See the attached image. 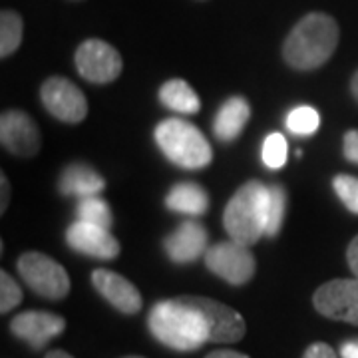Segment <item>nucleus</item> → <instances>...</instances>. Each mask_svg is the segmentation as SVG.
Here are the masks:
<instances>
[{
    "mask_svg": "<svg viewBox=\"0 0 358 358\" xmlns=\"http://www.w3.org/2000/svg\"><path fill=\"white\" fill-rule=\"evenodd\" d=\"M341 30L333 16L310 13L301 18L285 40L282 56L294 70H315L327 64L336 50Z\"/></svg>",
    "mask_w": 358,
    "mask_h": 358,
    "instance_id": "1",
    "label": "nucleus"
},
{
    "mask_svg": "<svg viewBox=\"0 0 358 358\" xmlns=\"http://www.w3.org/2000/svg\"><path fill=\"white\" fill-rule=\"evenodd\" d=\"M148 324L150 333L162 345L179 352H192L209 343V329L203 315L179 296L155 303L150 310Z\"/></svg>",
    "mask_w": 358,
    "mask_h": 358,
    "instance_id": "2",
    "label": "nucleus"
},
{
    "mask_svg": "<svg viewBox=\"0 0 358 358\" xmlns=\"http://www.w3.org/2000/svg\"><path fill=\"white\" fill-rule=\"evenodd\" d=\"M268 185L263 181H247L229 199L223 213V225L229 239L243 245L257 243L267 229Z\"/></svg>",
    "mask_w": 358,
    "mask_h": 358,
    "instance_id": "3",
    "label": "nucleus"
},
{
    "mask_svg": "<svg viewBox=\"0 0 358 358\" xmlns=\"http://www.w3.org/2000/svg\"><path fill=\"white\" fill-rule=\"evenodd\" d=\"M154 138L162 154L183 169H203L213 159L211 143L187 120L167 117L155 126Z\"/></svg>",
    "mask_w": 358,
    "mask_h": 358,
    "instance_id": "4",
    "label": "nucleus"
},
{
    "mask_svg": "<svg viewBox=\"0 0 358 358\" xmlns=\"http://www.w3.org/2000/svg\"><path fill=\"white\" fill-rule=\"evenodd\" d=\"M18 273L24 282L40 296L62 301L70 293V277L66 268L44 253L28 251L18 259Z\"/></svg>",
    "mask_w": 358,
    "mask_h": 358,
    "instance_id": "5",
    "label": "nucleus"
},
{
    "mask_svg": "<svg viewBox=\"0 0 358 358\" xmlns=\"http://www.w3.org/2000/svg\"><path fill=\"white\" fill-rule=\"evenodd\" d=\"M203 257L205 265L213 275L235 287L247 285L255 275L257 263L253 253L247 245L237 243L233 239L211 245Z\"/></svg>",
    "mask_w": 358,
    "mask_h": 358,
    "instance_id": "6",
    "label": "nucleus"
},
{
    "mask_svg": "<svg viewBox=\"0 0 358 358\" xmlns=\"http://www.w3.org/2000/svg\"><path fill=\"white\" fill-rule=\"evenodd\" d=\"M179 299L203 315L209 329V343H219V345L239 343L247 333L245 319L235 308L227 307L215 299L197 296V294H181Z\"/></svg>",
    "mask_w": 358,
    "mask_h": 358,
    "instance_id": "7",
    "label": "nucleus"
},
{
    "mask_svg": "<svg viewBox=\"0 0 358 358\" xmlns=\"http://www.w3.org/2000/svg\"><path fill=\"white\" fill-rule=\"evenodd\" d=\"M78 74L92 84H110L122 74V56L112 44L100 38L84 40L78 46L76 56Z\"/></svg>",
    "mask_w": 358,
    "mask_h": 358,
    "instance_id": "8",
    "label": "nucleus"
},
{
    "mask_svg": "<svg viewBox=\"0 0 358 358\" xmlns=\"http://www.w3.org/2000/svg\"><path fill=\"white\" fill-rule=\"evenodd\" d=\"M40 100L48 114L64 124H80L88 115V100L84 92L62 76H52L42 84Z\"/></svg>",
    "mask_w": 358,
    "mask_h": 358,
    "instance_id": "9",
    "label": "nucleus"
},
{
    "mask_svg": "<svg viewBox=\"0 0 358 358\" xmlns=\"http://www.w3.org/2000/svg\"><path fill=\"white\" fill-rule=\"evenodd\" d=\"M313 305L322 317L358 327V277L333 279L313 294Z\"/></svg>",
    "mask_w": 358,
    "mask_h": 358,
    "instance_id": "10",
    "label": "nucleus"
},
{
    "mask_svg": "<svg viewBox=\"0 0 358 358\" xmlns=\"http://www.w3.org/2000/svg\"><path fill=\"white\" fill-rule=\"evenodd\" d=\"M0 141L6 152L18 157H32L40 152V129L36 122L20 110H8L0 117Z\"/></svg>",
    "mask_w": 358,
    "mask_h": 358,
    "instance_id": "11",
    "label": "nucleus"
},
{
    "mask_svg": "<svg viewBox=\"0 0 358 358\" xmlns=\"http://www.w3.org/2000/svg\"><path fill=\"white\" fill-rule=\"evenodd\" d=\"M64 329L66 320L48 310H24L10 320V333L34 350L44 348L52 338L64 333Z\"/></svg>",
    "mask_w": 358,
    "mask_h": 358,
    "instance_id": "12",
    "label": "nucleus"
},
{
    "mask_svg": "<svg viewBox=\"0 0 358 358\" xmlns=\"http://www.w3.org/2000/svg\"><path fill=\"white\" fill-rule=\"evenodd\" d=\"M66 241L74 251L82 253V255L94 257V259H106V261L115 259L122 251L117 239L110 233V229L94 225V223L80 221V219L68 227Z\"/></svg>",
    "mask_w": 358,
    "mask_h": 358,
    "instance_id": "13",
    "label": "nucleus"
},
{
    "mask_svg": "<svg viewBox=\"0 0 358 358\" xmlns=\"http://www.w3.org/2000/svg\"><path fill=\"white\" fill-rule=\"evenodd\" d=\"M92 285L115 310H120L124 315H136L141 310L143 301H141V294L136 289V285L114 271L96 268L92 273Z\"/></svg>",
    "mask_w": 358,
    "mask_h": 358,
    "instance_id": "14",
    "label": "nucleus"
},
{
    "mask_svg": "<svg viewBox=\"0 0 358 358\" xmlns=\"http://www.w3.org/2000/svg\"><path fill=\"white\" fill-rule=\"evenodd\" d=\"M207 231L201 223L197 221H183L178 229L171 235H167L164 247H166L167 257L178 263V265H187L197 261L199 257L205 255L207 247Z\"/></svg>",
    "mask_w": 358,
    "mask_h": 358,
    "instance_id": "15",
    "label": "nucleus"
},
{
    "mask_svg": "<svg viewBox=\"0 0 358 358\" xmlns=\"http://www.w3.org/2000/svg\"><path fill=\"white\" fill-rule=\"evenodd\" d=\"M58 187H60V193L66 197L84 199V197L102 193L106 189V179L92 166L70 164L58 179Z\"/></svg>",
    "mask_w": 358,
    "mask_h": 358,
    "instance_id": "16",
    "label": "nucleus"
},
{
    "mask_svg": "<svg viewBox=\"0 0 358 358\" xmlns=\"http://www.w3.org/2000/svg\"><path fill=\"white\" fill-rule=\"evenodd\" d=\"M251 117V106L241 96H233L213 117V134L219 141H233L241 136Z\"/></svg>",
    "mask_w": 358,
    "mask_h": 358,
    "instance_id": "17",
    "label": "nucleus"
},
{
    "mask_svg": "<svg viewBox=\"0 0 358 358\" xmlns=\"http://www.w3.org/2000/svg\"><path fill=\"white\" fill-rule=\"evenodd\" d=\"M166 207L173 213L199 217L209 207V195L195 181H179L167 192Z\"/></svg>",
    "mask_w": 358,
    "mask_h": 358,
    "instance_id": "18",
    "label": "nucleus"
},
{
    "mask_svg": "<svg viewBox=\"0 0 358 358\" xmlns=\"http://www.w3.org/2000/svg\"><path fill=\"white\" fill-rule=\"evenodd\" d=\"M159 102L178 114L193 115L201 110V100L185 80H169L159 88Z\"/></svg>",
    "mask_w": 358,
    "mask_h": 358,
    "instance_id": "19",
    "label": "nucleus"
},
{
    "mask_svg": "<svg viewBox=\"0 0 358 358\" xmlns=\"http://www.w3.org/2000/svg\"><path fill=\"white\" fill-rule=\"evenodd\" d=\"M24 24L20 14L14 10H2L0 13V56L8 58L10 54L18 50L22 42Z\"/></svg>",
    "mask_w": 358,
    "mask_h": 358,
    "instance_id": "20",
    "label": "nucleus"
},
{
    "mask_svg": "<svg viewBox=\"0 0 358 358\" xmlns=\"http://www.w3.org/2000/svg\"><path fill=\"white\" fill-rule=\"evenodd\" d=\"M76 217L80 219V221H86V223H94V225L106 227V229H110L112 223H114L110 205L106 203L103 199H100L98 195L84 197V199L78 201Z\"/></svg>",
    "mask_w": 358,
    "mask_h": 358,
    "instance_id": "21",
    "label": "nucleus"
},
{
    "mask_svg": "<svg viewBox=\"0 0 358 358\" xmlns=\"http://www.w3.org/2000/svg\"><path fill=\"white\" fill-rule=\"evenodd\" d=\"M285 211H287V192L279 183L268 185V209H267V229L265 235L267 237H275L279 235L282 227V219H285Z\"/></svg>",
    "mask_w": 358,
    "mask_h": 358,
    "instance_id": "22",
    "label": "nucleus"
},
{
    "mask_svg": "<svg viewBox=\"0 0 358 358\" xmlns=\"http://www.w3.org/2000/svg\"><path fill=\"white\" fill-rule=\"evenodd\" d=\"M285 124H287V129L294 136H310L319 129L320 115L310 106H299L289 112Z\"/></svg>",
    "mask_w": 358,
    "mask_h": 358,
    "instance_id": "23",
    "label": "nucleus"
},
{
    "mask_svg": "<svg viewBox=\"0 0 358 358\" xmlns=\"http://www.w3.org/2000/svg\"><path fill=\"white\" fill-rule=\"evenodd\" d=\"M287 155H289V145L285 136L275 131V134H268L265 141H263V148H261V159L268 169H281L287 164Z\"/></svg>",
    "mask_w": 358,
    "mask_h": 358,
    "instance_id": "24",
    "label": "nucleus"
},
{
    "mask_svg": "<svg viewBox=\"0 0 358 358\" xmlns=\"http://www.w3.org/2000/svg\"><path fill=\"white\" fill-rule=\"evenodd\" d=\"M333 187L346 209L358 215V178L341 173L333 179Z\"/></svg>",
    "mask_w": 358,
    "mask_h": 358,
    "instance_id": "25",
    "label": "nucleus"
},
{
    "mask_svg": "<svg viewBox=\"0 0 358 358\" xmlns=\"http://www.w3.org/2000/svg\"><path fill=\"white\" fill-rule=\"evenodd\" d=\"M20 303H22V289L6 271H2L0 273V313L6 315Z\"/></svg>",
    "mask_w": 358,
    "mask_h": 358,
    "instance_id": "26",
    "label": "nucleus"
},
{
    "mask_svg": "<svg viewBox=\"0 0 358 358\" xmlns=\"http://www.w3.org/2000/svg\"><path fill=\"white\" fill-rule=\"evenodd\" d=\"M343 152H345V157L350 164L358 166V129L346 131L345 141H343Z\"/></svg>",
    "mask_w": 358,
    "mask_h": 358,
    "instance_id": "27",
    "label": "nucleus"
},
{
    "mask_svg": "<svg viewBox=\"0 0 358 358\" xmlns=\"http://www.w3.org/2000/svg\"><path fill=\"white\" fill-rule=\"evenodd\" d=\"M303 358H338L336 352L333 350V346H329L327 343H315L305 350Z\"/></svg>",
    "mask_w": 358,
    "mask_h": 358,
    "instance_id": "28",
    "label": "nucleus"
},
{
    "mask_svg": "<svg viewBox=\"0 0 358 358\" xmlns=\"http://www.w3.org/2000/svg\"><path fill=\"white\" fill-rule=\"evenodd\" d=\"M346 261H348V267L352 271V275L358 277V235L350 241L348 249H346Z\"/></svg>",
    "mask_w": 358,
    "mask_h": 358,
    "instance_id": "29",
    "label": "nucleus"
},
{
    "mask_svg": "<svg viewBox=\"0 0 358 358\" xmlns=\"http://www.w3.org/2000/svg\"><path fill=\"white\" fill-rule=\"evenodd\" d=\"M341 357L343 358H358V338L346 341L341 345Z\"/></svg>",
    "mask_w": 358,
    "mask_h": 358,
    "instance_id": "30",
    "label": "nucleus"
},
{
    "mask_svg": "<svg viewBox=\"0 0 358 358\" xmlns=\"http://www.w3.org/2000/svg\"><path fill=\"white\" fill-rule=\"evenodd\" d=\"M0 187H2V197H0V211L4 213L8 207V195H10V187H8V179L2 173L0 176Z\"/></svg>",
    "mask_w": 358,
    "mask_h": 358,
    "instance_id": "31",
    "label": "nucleus"
},
{
    "mask_svg": "<svg viewBox=\"0 0 358 358\" xmlns=\"http://www.w3.org/2000/svg\"><path fill=\"white\" fill-rule=\"evenodd\" d=\"M205 358H249L247 355H241L237 350H227V348H221V350H215L211 355H207Z\"/></svg>",
    "mask_w": 358,
    "mask_h": 358,
    "instance_id": "32",
    "label": "nucleus"
},
{
    "mask_svg": "<svg viewBox=\"0 0 358 358\" xmlns=\"http://www.w3.org/2000/svg\"><path fill=\"white\" fill-rule=\"evenodd\" d=\"M44 358H74L72 355H68L66 350H50Z\"/></svg>",
    "mask_w": 358,
    "mask_h": 358,
    "instance_id": "33",
    "label": "nucleus"
},
{
    "mask_svg": "<svg viewBox=\"0 0 358 358\" xmlns=\"http://www.w3.org/2000/svg\"><path fill=\"white\" fill-rule=\"evenodd\" d=\"M350 90H352V96L358 100V70L357 74L352 76V82H350Z\"/></svg>",
    "mask_w": 358,
    "mask_h": 358,
    "instance_id": "34",
    "label": "nucleus"
},
{
    "mask_svg": "<svg viewBox=\"0 0 358 358\" xmlns=\"http://www.w3.org/2000/svg\"><path fill=\"white\" fill-rule=\"evenodd\" d=\"M126 358H143V357H126Z\"/></svg>",
    "mask_w": 358,
    "mask_h": 358,
    "instance_id": "35",
    "label": "nucleus"
}]
</instances>
